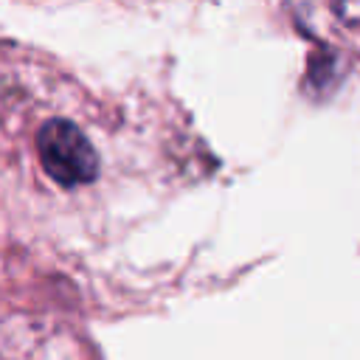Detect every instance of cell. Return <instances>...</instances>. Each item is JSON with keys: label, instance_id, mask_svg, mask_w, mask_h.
I'll use <instances>...</instances> for the list:
<instances>
[{"label": "cell", "instance_id": "6da1fadb", "mask_svg": "<svg viewBox=\"0 0 360 360\" xmlns=\"http://www.w3.org/2000/svg\"><path fill=\"white\" fill-rule=\"evenodd\" d=\"M37 152L42 160V169L59 183V186H82L93 183L98 174V155L87 135L65 118H53L42 124L37 135Z\"/></svg>", "mask_w": 360, "mask_h": 360}]
</instances>
